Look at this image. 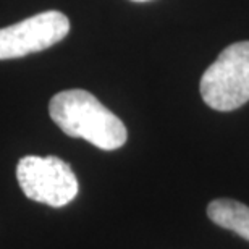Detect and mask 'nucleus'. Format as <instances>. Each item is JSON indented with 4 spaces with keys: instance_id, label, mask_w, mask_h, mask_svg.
I'll return each instance as SVG.
<instances>
[{
    "instance_id": "1",
    "label": "nucleus",
    "mask_w": 249,
    "mask_h": 249,
    "mask_svg": "<svg viewBox=\"0 0 249 249\" xmlns=\"http://www.w3.org/2000/svg\"><path fill=\"white\" fill-rule=\"evenodd\" d=\"M49 113L65 134L86 139L104 151H115L126 142L123 122L84 89L55 94L49 104Z\"/></svg>"
},
{
    "instance_id": "2",
    "label": "nucleus",
    "mask_w": 249,
    "mask_h": 249,
    "mask_svg": "<svg viewBox=\"0 0 249 249\" xmlns=\"http://www.w3.org/2000/svg\"><path fill=\"white\" fill-rule=\"evenodd\" d=\"M201 96L220 112L235 110L249 101V41L223 49L202 74Z\"/></svg>"
},
{
    "instance_id": "3",
    "label": "nucleus",
    "mask_w": 249,
    "mask_h": 249,
    "mask_svg": "<svg viewBox=\"0 0 249 249\" xmlns=\"http://www.w3.org/2000/svg\"><path fill=\"white\" fill-rule=\"evenodd\" d=\"M17 178L24 196L51 207L67 206L79 191L70 163L55 156L23 157L17 165Z\"/></svg>"
},
{
    "instance_id": "4",
    "label": "nucleus",
    "mask_w": 249,
    "mask_h": 249,
    "mask_svg": "<svg viewBox=\"0 0 249 249\" xmlns=\"http://www.w3.org/2000/svg\"><path fill=\"white\" fill-rule=\"evenodd\" d=\"M70 33V19L62 12L49 10L0 29V60L41 52L60 42Z\"/></svg>"
},
{
    "instance_id": "5",
    "label": "nucleus",
    "mask_w": 249,
    "mask_h": 249,
    "mask_svg": "<svg viewBox=\"0 0 249 249\" xmlns=\"http://www.w3.org/2000/svg\"><path fill=\"white\" fill-rule=\"evenodd\" d=\"M207 215L215 225L249 241V207L231 199H215L207 206Z\"/></svg>"
},
{
    "instance_id": "6",
    "label": "nucleus",
    "mask_w": 249,
    "mask_h": 249,
    "mask_svg": "<svg viewBox=\"0 0 249 249\" xmlns=\"http://www.w3.org/2000/svg\"><path fill=\"white\" fill-rule=\"evenodd\" d=\"M134 2H147V0H134Z\"/></svg>"
}]
</instances>
